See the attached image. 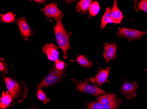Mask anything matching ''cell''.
I'll list each match as a JSON object with an SVG mask.
<instances>
[{
	"label": "cell",
	"mask_w": 147,
	"mask_h": 109,
	"mask_svg": "<svg viewBox=\"0 0 147 109\" xmlns=\"http://www.w3.org/2000/svg\"><path fill=\"white\" fill-rule=\"evenodd\" d=\"M5 82L8 92L12 98V104L20 103L26 98L28 88L22 81L11 77H5Z\"/></svg>",
	"instance_id": "6da1fadb"
},
{
	"label": "cell",
	"mask_w": 147,
	"mask_h": 109,
	"mask_svg": "<svg viewBox=\"0 0 147 109\" xmlns=\"http://www.w3.org/2000/svg\"><path fill=\"white\" fill-rule=\"evenodd\" d=\"M62 18L56 19V24L54 27L56 39L59 47L62 50L64 59L67 58V51L71 49L70 35L64 28L61 22Z\"/></svg>",
	"instance_id": "7a4b0ae2"
},
{
	"label": "cell",
	"mask_w": 147,
	"mask_h": 109,
	"mask_svg": "<svg viewBox=\"0 0 147 109\" xmlns=\"http://www.w3.org/2000/svg\"><path fill=\"white\" fill-rule=\"evenodd\" d=\"M66 72V69L64 70H60L57 69L56 67L52 66L48 74L37 85L36 88L38 90H41L42 88L55 85L64 77Z\"/></svg>",
	"instance_id": "3957f363"
},
{
	"label": "cell",
	"mask_w": 147,
	"mask_h": 109,
	"mask_svg": "<svg viewBox=\"0 0 147 109\" xmlns=\"http://www.w3.org/2000/svg\"><path fill=\"white\" fill-rule=\"evenodd\" d=\"M76 84L77 89L79 91L85 93H88L91 95L98 96L106 93L105 91L95 85L90 84L88 79L83 81H78L74 79H72Z\"/></svg>",
	"instance_id": "277c9868"
},
{
	"label": "cell",
	"mask_w": 147,
	"mask_h": 109,
	"mask_svg": "<svg viewBox=\"0 0 147 109\" xmlns=\"http://www.w3.org/2000/svg\"><path fill=\"white\" fill-rule=\"evenodd\" d=\"M147 33V32H142L130 28H119L117 34L119 37L125 38L128 40H131L139 39Z\"/></svg>",
	"instance_id": "5b68a950"
},
{
	"label": "cell",
	"mask_w": 147,
	"mask_h": 109,
	"mask_svg": "<svg viewBox=\"0 0 147 109\" xmlns=\"http://www.w3.org/2000/svg\"><path fill=\"white\" fill-rule=\"evenodd\" d=\"M41 11L47 18H53L55 20L63 18L64 15L62 11L58 8L57 3L53 2L46 5L44 8L41 9Z\"/></svg>",
	"instance_id": "8992f818"
},
{
	"label": "cell",
	"mask_w": 147,
	"mask_h": 109,
	"mask_svg": "<svg viewBox=\"0 0 147 109\" xmlns=\"http://www.w3.org/2000/svg\"><path fill=\"white\" fill-rule=\"evenodd\" d=\"M138 88L137 83L134 82L132 83L125 82L119 90L120 92L123 94L127 100H131L137 96V91Z\"/></svg>",
	"instance_id": "52a82bcc"
},
{
	"label": "cell",
	"mask_w": 147,
	"mask_h": 109,
	"mask_svg": "<svg viewBox=\"0 0 147 109\" xmlns=\"http://www.w3.org/2000/svg\"><path fill=\"white\" fill-rule=\"evenodd\" d=\"M57 47L52 43L45 44L42 49L43 52L45 53L48 59L52 61H56L58 59L59 53Z\"/></svg>",
	"instance_id": "ba28073f"
},
{
	"label": "cell",
	"mask_w": 147,
	"mask_h": 109,
	"mask_svg": "<svg viewBox=\"0 0 147 109\" xmlns=\"http://www.w3.org/2000/svg\"><path fill=\"white\" fill-rule=\"evenodd\" d=\"M117 50V46L115 43L105 44L103 55L107 63H109L111 60L116 58Z\"/></svg>",
	"instance_id": "9c48e42d"
},
{
	"label": "cell",
	"mask_w": 147,
	"mask_h": 109,
	"mask_svg": "<svg viewBox=\"0 0 147 109\" xmlns=\"http://www.w3.org/2000/svg\"><path fill=\"white\" fill-rule=\"evenodd\" d=\"M110 69V67H108L106 69L100 70L95 77L90 79V81L96 85L102 86L108 79Z\"/></svg>",
	"instance_id": "30bf717a"
},
{
	"label": "cell",
	"mask_w": 147,
	"mask_h": 109,
	"mask_svg": "<svg viewBox=\"0 0 147 109\" xmlns=\"http://www.w3.org/2000/svg\"><path fill=\"white\" fill-rule=\"evenodd\" d=\"M17 22L21 35L26 40L28 41L29 37L33 34V31L30 29L25 18H18Z\"/></svg>",
	"instance_id": "8fae6325"
},
{
	"label": "cell",
	"mask_w": 147,
	"mask_h": 109,
	"mask_svg": "<svg viewBox=\"0 0 147 109\" xmlns=\"http://www.w3.org/2000/svg\"><path fill=\"white\" fill-rule=\"evenodd\" d=\"M112 22L115 24H119L123 19V15L121 11L119 9L117 5V1H115L113 8L111 13Z\"/></svg>",
	"instance_id": "7c38bea8"
},
{
	"label": "cell",
	"mask_w": 147,
	"mask_h": 109,
	"mask_svg": "<svg viewBox=\"0 0 147 109\" xmlns=\"http://www.w3.org/2000/svg\"><path fill=\"white\" fill-rule=\"evenodd\" d=\"M12 102V98L9 92L3 91L0 100V107L1 109L8 108Z\"/></svg>",
	"instance_id": "4fadbf2b"
},
{
	"label": "cell",
	"mask_w": 147,
	"mask_h": 109,
	"mask_svg": "<svg viewBox=\"0 0 147 109\" xmlns=\"http://www.w3.org/2000/svg\"><path fill=\"white\" fill-rule=\"evenodd\" d=\"M92 1L82 0L78 3L76 5V10L79 13L84 14L90 9Z\"/></svg>",
	"instance_id": "5bb4252c"
},
{
	"label": "cell",
	"mask_w": 147,
	"mask_h": 109,
	"mask_svg": "<svg viewBox=\"0 0 147 109\" xmlns=\"http://www.w3.org/2000/svg\"><path fill=\"white\" fill-rule=\"evenodd\" d=\"M116 97V95L114 93L106 94L99 96L97 99V101L99 102L102 104L108 105L114 100Z\"/></svg>",
	"instance_id": "9a60e30c"
},
{
	"label": "cell",
	"mask_w": 147,
	"mask_h": 109,
	"mask_svg": "<svg viewBox=\"0 0 147 109\" xmlns=\"http://www.w3.org/2000/svg\"><path fill=\"white\" fill-rule=\"evenodd\" d=\"M111 9L110 7L107 8L105 11V12L101 20V25H100V28L103 29L105 28L107 24L109 23L112 22L111 19Z\"/></svg>",
	"instance_id": "2e32d148"
},
{
	"label": "cell",
	"mask_w": 147,
	"mask_h": 109,
	"mask_svg": "<svg viewBox=\"0 0 147 109\" xmlns=\"http://www.w3.org/2000/svg\"><path fill=\"white\" fill-rule=\"evenodd\" d=\"M77 61L80 65L83 67H87L91 68L92 66V63L91 61L88 60L84 55H80L77 57Z\"/></svg>",
	"instance_id": "e0dca14e"
},
{
	"label": "cell",
	"mask_w": 147,
	"mask_h": 109,
	"mask_svg": "<svg viewBox=\"0 0 147 109\" xmlns=\"http://www.w3.org/2000/svg\"><path fill=\"white\" fill-rule=\"evenodd\" d=\"M100 10V5L97 1H94L92 3L89 12L91 16H95L97 15Z\"/></svg>",
	"instance_id": "ac0fdd59"
},
{
	"label": "cell",
	"mask_w": 147,
	"mask_h": 109,
	"mask_svg": "<svg viewBox=\"0 0 147 109\" xmlns=\"http://www.w3.org/2000/svg\"><path fill=\"white\" fill-rule=\"evenodd\" d=\"M1 20L4 22L11 23L15 20V16L12 12H9L5 15H1Z\"/></svg>",
	"instance_id": "d6986e66"
},
{
	"label": "cell",
	"mask_w": 147,
	"mask_h": 109,
	"mask_svg": "<svg viewBox=\"0 0 147 109\" xmlns=\"http://www.w3.org/2000/svg\"><path fill=\"white\" fill-rule=\"evenodd\" d=\"M120 103V99H117L113 100L110 104L105 105H103V106L105 109H118Z\"/></svg>",
	"instance_id": "ffe728a7"
},
{
	"label": "cell",
	"mask_w": 147,
	"mask_h": 109,
	"mask_svg": "<svg viewBox=\"0 0 147 109\" xmlns=\"http://www.w3.org/2000/svg\"><path fill=\"white\" fill-rule=\"evenodd\" d=\"M37 96L40 100L43 102L44 104H46L49 102V98L46 96L45 93L42 90H38L37 92Z\"/></svg>",
	"instance_id": "44dd1931"
},
{
	"label": "cell",
	"mask_w": 147,
	"mask_h": 109,
	"mask_svg": "<svg viewBox=\"0 0 147 109\" xmlns=\"http://www.w3.org/2000/svg\"><path fill=\"white\" fill-rule=\"evenodd\" d=\"M87 109H105L104 106L99 102H93L88 104Z\"/></svg>",
	"instance_id": "7402d4cb"
},
{
	"label": "cell",
	"mask_w": 147,
	"mask_h": 109,
	"mask_svg": "<svg viewBox=\"0 0 147 109\" xmlns=\"http://www.w3.org/2000/svg\"><path fill=\"white\" fill-rule=\"evenodd\" d=\"M55 67L59 70H64L65 67V63L62 61L57 60L55 61Z\"/></svg>",
	"instance_id": "603a6c76"
},
{
	"label": "cell",
	"mask_w": 147,
	"mask_h": 109,
	"mask_svg": "<svg viewBox=\"0 0 147 109\" xmlns=\"http://www.w3.org/2000/svg\"><path fill=\"white\" fill-rule=\"evenodd\" d=\"M138 9L147 13V1L143 0L139 3Z\"/></svg>",
	"instance_id": "cb8c5ba5"
},
{
	"label": "cell",
	"mask_w": 147,
	"mask_h": 109,
	"mask_svg": "<svg viewBox=\"0 0 147 109\" xmlns=\"http://www.w3.org/2000/svg\"><path fill=\"white\" fill-rule=\"evenodd\" d=\"M0 71L4 72L5 73H7L8 72V68L7 67L6 64L5 63V60L2 61L1 59L0 62Z\"/></svg>",
	"instance_id": "d4e9b609"
},
{
	"label": "cell",
	"mask_w": 147,
	"mask_h": 109,
	"mask_svg": "<svg viewBox=\"0 0 147 109\" xmlns=\"http://www.w3.org/2000/svg\"><path fill=\"white\" fill-rule=\"evenodd\" d=\"M35 1L37 2H39V3H41V2H42V1Z\"/></svg>",
	"instance_id": "484cf974"
},
{
	"label": "cell",
	"mask_w": 147,
	"mask_h": 109,
	"mask_svg": "<svg viewBox=\"0 0 147 109\" xmlns=\"http://www.w3.org/2000/svg\"></svg>",
	"instance_id": "4316f807"
}]
</instances>
